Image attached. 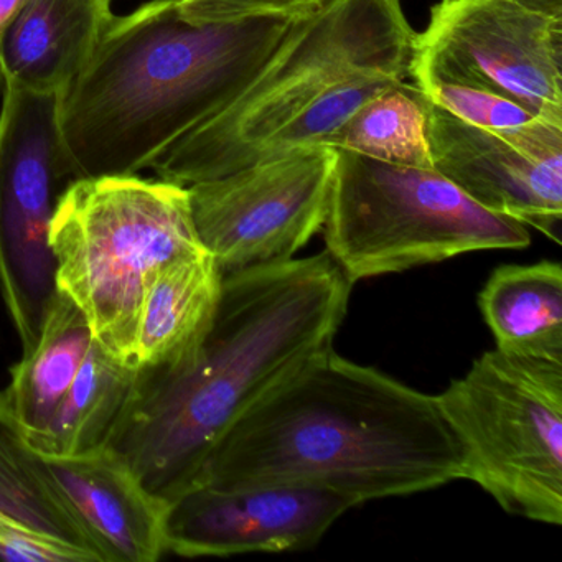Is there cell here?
<instances>
[{
	"instance_id": "5b68a950",
	"label": "cell",
	"mask_w": 562,
	"mask_h": 562,
	"mask_svg": "<svg viewBox=\"0 0 562 562\" xmlns=\"http://www.w3.org/2000/svg\"><path fill=\"white\" fill-rule=\"evenodd\" d=\"M58 291L83 311L94 340L134 363L137 324L154 276L202 251L187 187L137 176L68 183L50 229Z\"/></svg>"
},
{
	"instance_id": "3957f363",
	"label": "cell",
	"mask_w": 562,
	"mask_h": 562,
	"mask_svg": "<svg viewBox=\"0 0 562 562\" xmlns=\"http://www.w3.org/2000/svg\"><path fill=\"white\" fill-rule=\"evenodd\" d=\"M294 24L192 25L176 0L114 15L87 67L58 94L68 177L136 176L153 166L235 101Z\"/></svg>"
},
{
	"instance_id": "7402d4cb",
	"label": "cell",
	"mask_w": 562,
	"mask_h": 562,
	"mask_svg": "<svg viewBox=\"0 0 562 562\" xmlns=\"http://www.w3.org/2000/svg\"><path fill=\"white\" fill-rule=\"evenodd\" d=\"M420 91L430 104L470 126L509 130L538 120L535 113L516 101L483 88L460 83H432Z\"/></svg>"
},
{
	"instance_id": "ffe728a7",
	"label": "cell",
	"mask_w": 562,
	"mask_h": 562,
	"mask_svg": "<svg viewBox=\"0 0 562 562\" xmlns=\"http://www.w3.org/2000/svg\"><path fill=\"white\" fill-rule=\"evenodd\" d=\"M429 101L416 85L400 81L360 108L334 136L331 149L381 162L434 169L427 140Z\"/></svg>"
},
{
	"instance_id": "6da1fadb",
	"label": "cell",
	"mask_w": 562,
	"mask_h": 562,
	"mask_svg": "<svg viewBox=\"0 0 562 562\" xmlns=\"http://www.w3.org/2000/svg\"><path fill=\"white\" fill-rule=\"evenodd\" d=\"M351 289L327 251L223 276L203 340L173 363L137 368L108 447L153 495L172 502L248 407L334 348Z\"/></svg>"
},
{
	"instance_id": "d4e9b609",
	"label": "cell",
	"mask_w": 562,
	"mask_h": 562,
	"mask_svg": "<svg viewBox=\"0 0 562 562\" xmlns=\"http://www.w3.org/2000/svg\"><path fill=\"white\" fill-rule=\"evenodd\" d=\"M25 0H0V35L11 24L12 19L21 11Z\"/></svg>"
},
{
	"instance_id": "30bf717a",
	"label": "cell",
	"mask_w": 562,
	"mask_h": 562,
	"mask_svg": "<svg viewBox=\"0 0 562 562\" xmlns=\"http://www.w3.org/2000/svg\"><path fill=\"white\" fill-rule=\"evenodd\" d=\"M335 159L307 147L187 187L200 245L223 276L288 261L324 228Z\"/></svg>"
},
{
	"instance_id": "9a60e30c",
	"label": "cell",
	"mask_w": 562,
	"mask_h": 562,
	"mask_svg": "<svg viewBox=\"0 0 562 562\" xmlns=\"http://www.w3.org/2000/svg\"><path fill=\"white\" fill-rule=\"evenodd\" d=\"M222 288V271L205 249L160 269L140 308L134 364L160 367L190 353L212 327Z\"/></svg>"
},
{
	"instance_id": "4fadbf2b",
	"label": "cell",
	"mask_w": 562,
	"mask_h": 562,
	"mask_svg": "<svg viewBox=\"0 0 562 562\" xmlns=\"http://www.w3.org/2000/svg\"><path fill=\"white\" fill-rule=\"evenodd\" d=\"M44 460L100 562H156L169 552V503L153 495L111 447Z\"/></svg>"
},
{
	"instance_id": "603a6c76",
	"label": "cell",
	"mask_w": 562,
	"mask_h": 562,
	"mask_svg": "<svg viewBox=\"0 0 562 562\" xmlns=\"http://www.w3.org/2000/svg\"><path fill=\"white\" fill-rule=\"evenodd\" d=\"M328 0H176L177 11L192 25L233 24L249 19L302 22L321 12Z\"/></svg>"
},
{
	"instance_id": "7a4b0ae2",
	"label": "cell",
	"mask_w": 562,
	"mask_h": 562,
	"mask_svg": "<svg viewBox=\"0 0 562 562\" xmlns=\"http://www.w3.org/2000/svg\"><path fill=\"white\" fill-rule=\"evenodd\" d=\"M462 479V453L436 396L330 348L229 426L195 485L317 486L361 505Z\"/></svg>"
},
{
	"instance_id": "7c38bea8",
	"label": "cell",
	"mask_w": 562,
	"mask_h": 562,
	"mask_svg": "<svg viewBox=\"0 0 562 562\" xmlns=\"http://www.w3.org/2000/svg\"><path fill=\"white\" fill-rule=\"evenodd\" d=\"M355 506L350 496L317 486L200 483L169 503L167 551L183 558L301 551Z\"/></svg>"
},
{
	"instance_id": "ac0fdd59",
	"label": "cell",
	"mask_w": 562,
	"mask_h": 562,
	"mask_svg": "<svg viewBox=\"0 0 562 562\" xmlns=\"http://www.w3.org/2000/svg\"><path fill=\"white\" fill-rule=\"evenodd\" d=\"M0 516L70 549L81 562H100L93 542L55 486L44 456L22 432L5 391L0 393Z\"/></svg>"
},
{
	"instance_id": "52a82bcc",
	"label": "cell",
	"mask_w": 562,
	"mask_h": 562,
	"mask_svg": "<svg viewBox=\"0 0 562 562\" xmlns=\"http://www.w3.org/2000/svg\"><path fill=\"white\" fill-rule=\"evenodd\" d=\"M463 479L509 515L562 522V361L486 351L436 396Z\"/></svg>"
},
{
	"instance_id": "277c9868",
	"label": "cell",
	"mask_w": 562,
	"mask_h": 562,
	"mask_svg": "<svg viewBox=\"0 0 562 562\" xmlns=\"http://www.w3.org/2000/svg\"><path fill=\"white\" fill-rule=\"evenodd\" d=\"M414 35L403 0H328L292 25L235 101L164 150L150 169L189 187L251 166L272 134L337 85L371 75L409 77Z\"/></svg>"
},
{
	"instance_id": "d6986e66",
	"label": "cell",
	"mask_w": 562,
	"mask_h": 562,
	"mask_svg": "<svg viewBox=\"0 0 562 562\" xmlns=\"http://www.w3.org/2000/svg\"><path fill=\"white\" fill-rule=\"evenodd\" d=\"M136 378V364L111 357L93 340L67 397L34 449L48 457H74L106 447Z\"/></svg>"
},
{
	"instance_id": "9c48e42d",
	"label": "cell",
	"mask_w": 562,
	"mask_h": 562,
	"mask_svg": "<svg viewBox=\"0 0 562 562\" xmlns=\"http://www.w3.org/2000/svg\"><path fill=\"white\" fill-rule=\"evenodd\" d=\"M409 77L419 90L483 88L562 126V19L512 0H439L414 35Z\"/></svg>"
},
{
	"instance_id": "44dd1931",
	"label": "cell",
	"mask_w": 562,
	"mask_h": 562,
	"mask_svg": "<svg viewBox=\"0 0 562 562\" xmlns=\"http://www.w3.org/2000/svg\"><path fill=\"white\" fill-rule=\"evenodd\" d=\"M400 81L403 80L390 75H371L337 85L272 134L271 139L259 150L256 162L284 156L291 150L327 147L328 139L363 104Z\"/></svg>"
},
{
	"instance_id": "cb8c5ba5",
	"label": "cell",
	"mask_w": 562,
	"mask_h": 562,
	"mask_svg": "<svg viewBox=\"0 0 562 562\" xmlns=\"http://www.w3.org/2000/svg\"><path fill=\"white\" fill-rule=\"evenodd\" d=\"M512 2L548 18L562 19V0H512Z\"/></svg>"
},
{
	"instance_id": "ba28073f",
	"label": "cell",
	"mask_w": 562,
	"mask_h": 562,
	"mask_svg": "<svg viewBox=\"0 0 562 562\" xmlns=\"http://www.w3.org/2000/svg\"><path fill=\"white\" fill-rule=\"evenodd\" d=\"M58 94L4 85L0 110V292L24 355L57 295L52 222L64 190Z\"/></svg>"
},
{
	"instance_id": "8fae6325",
	"label": "cell",
	"mask_w": 562,
	"mask_h": 562,
	"mask_svg": "<svg viewBox=\"0 0 562 562\" xmlns=\"http://www.w3.org/2000/svg\"><path fill=\"white\" fill-rule=\"evenodd\" d=\"M427 140L434 169L473 202L561 243L562 126L485 130L429 103Z\"/></svg>"
},
{
	"instance_id": "e0dca14e",
	"label": "cell",
	"mask_w": 562,
	"mask_h": 562,
	"mask_svg": "<svg viewBox=\"0 0 562 562\" xmlns=\"http://www.w3.org/2000/svg\"><path fill=\"white\" fill-rule=\"evenodd\" d=\"M496 348L562 361V268L559 262L499 266L479 295Z\"/></svg>"
},
{
	"instance_id": "484cf974",
	"label": "cell",
	"mask_w": 562,
	"mask_h": 562,
	"mask_svg": "<svg viewBox=\"0 0 562 562\" xmlns=\"http://www.w3.org/2000/svg\"><path fill=\"white\" fill-rule=\"evenodd\" d=\"M4 85V78H2V70H0V88Z\"/></svg>"
},
{
	"instance_id": "5bb4252c",
	"label": "cell",
	"mask_w": 562,
	"mask_h": 562,
	"mask_svg": "<svg viewBox=\"0 0 562 562\" xmlns=\"http://www.w3.org/2000/svg\"><path fill=\"white\" fill-rule=\"evenodd\" d=\"M113 0H25L0 35L4 85L60 94L113 21Z\"/></svg>"
},
{
	"instance_id": "8992f818",
	"label": "cell",
	"mask_w": 562,
	"mask_h": 562,
	"mask_svg": "<svg viewBox=\"0 0 562 562\" xmlns=\"http://www.w3.org/2000/svg\"><path fill=\"white\" fill-rule=\"evenodd\" d=\"M335 154L325 243L351 284L531 243L528 226L483 209L436 169Z\"/></svg>"
},
{
	"instance_id": "2e32d148",
	"label": "cell",
	"mask_w": 562,
	"mask_h": 562,
	"mask_svg": "<svg viewBox=\"0 0 562 562\" xmlns=\"http://www.w3.org/2000/svg\"><path fill=\"white\" fill-rule=\"evenodd\" d=\"M94 337L83 311L58 291L31 353L12 368L9 406L32 447L47 434Z\"/></svg>"
}]
</instances>
